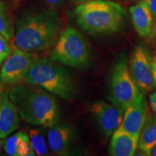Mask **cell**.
<instances>
[{
  "instance_id": "12",
  "label": "cell",
  "mask_w": 156,
  "mask_h": 156,
  "mask_svg": "<svg viewBox=\"0 0 156 156\" xmlns=\"http://www.w3.org/2000/svg\"><path fill=\"white\" fill-rule=\"evenodd\" d=\"M20 116L8 93H0V137L5 139L19 127Z\"/></svg>"
},
{
  "instance_id": "17",
  "label": "cell",
  "mask_w": 156,
  "mask_h": 156,
  "mask_svg": "<svg viewBox=\"0 0 156 156\" xmlns=\"http://www.w3.org/2000/svg\"><path fill=\"white\" fill-rule=\"evenodd\" d=\"M15 33V26L8 7L5 2H0V34L9 41L14 38Z\"/></svg>"
},
{
  "instance_id": "2",
  "label": "cell",
  "mask_w": 156,
  "mask_h": 156,
  "mask_svg": "<svg viewBox=\"0 0 156 156\" xmlns=\"http://www.w3.org/2000/svg\"><path fill=\"white\" fill-rule=\"evenodd\" d=\"M9 97L25 122L47 128L57 123L58 109L55 97L42 88L18 85L10 89Z\"/></svg>"
},
{
  "instance_id": "21",
  "label": "cell",
  "mask_w": 156,
  "mask_h": 156,
  "mask_svg": "<svg viewBox=\"0 0 156 156\" xmlns=\"http://www.w3.org/2000/svg\"><path fill=\"white\" fill-rule=\"evenodd\" d=\"M46 2L53 8H59L64 3V0H46Z\"/></svg>"
},
{
  "instance_id": "13",
  "label": "cell",
  "mask_w": 156,
  "mask_h": 156,
  "mask_svg": "<svg viewBox=\"0 0 156 156\" xmlns=\"http://www.w3.org/2000/svg\"><path fill=\"white\" fill-rule=\"evenodd\" d=\"M132 23L138 34L142 37H148L153 34L155 21L149 8L141 1L129 8Z\"/></svg>"
},
{
  "instance_id": "5",
  "label": "cell",
  "mask_w": 156,
  "mask_h": 156,
  "mask_svg": "<svg viewBox=\"0 0 156 156\" xmlns=\"http://www.w3.org/2000/svg\"><path fill=\"white\" fill-rule=\"evenodd\" d=\"M51 58L73 68L86 67L90 62V47L79 31L73 27H67L56 41Z\"/></svg>"
},
{
  "instance_id": "22",
  "label": "cell",
  "mask_w": 156,
  "mask_h": 156,
  "mask_svg": "<svg viewBox=\"0 0 156 156\" xmlns=\"http://www.w3.org/2000/svg\"><path fill=\"white\" fill-rule=\"evenodd\" d=\"M150 104H151V107L152 110L153 111L154 113L156 114V87L155 90L150 95Z\"/></svg>"
},
{
  "instance_id": "18",
  "label": "cell",
  "mask_w": 156,
  "mask_h": 156,
  "mask_svg": "<svg viewBox=\"0 0 156 156\" xmlns=\"http://www.w3.org/2000/svg\"><path fill=\"white\" fill-rule=\"evenodd\" d=\"M31 144L37 155H46L48 153V149L44 134L41 129H34L29 132Z\"/></svg>"
},
{
  "instance_id": "11",
  "label": "cell",
  "mask_w": 156,
  "mask_h": 156,
  "mask_svg": "<svg viewBox=\"0 0 156 156\" xmlns=\"http://www.w3.org/2000/svg\"><path fill=\"white\" fill-rule=\"evenodd\" d=\"M75 138V132L69 124H55L47 132L48 143L52 152L59 156L69 155Z\"/></svg>"
},
{
  "instance_id": "25",
  "label": "cell",
  "mask_w": 156,
  "mask_h": 156,
  "mask_svg": "<svg viewBox=\"0 0 156 156\" xmlns=\"http://www.w3.org/2000/svg\"><path fill=\"white\" fill-rule=\"evenodd\" d=\"M73 1L75 2H77V3H84V2H88V1H90V0H73Z\"/></svg>"
},
{
  "instance_id": "1",
  "label": "cell",
  "mask_w": 156,
  "mask_h": 156,
  "mask_svg": "<svg viewBox=\"0 0 156 156\" xmlns=\"http://www.w3.org/2000/svg\"><path fill=\"white\" fill-rule=\"evenodd\" d=\"M59 29V15L55 10L28 12L17 20L15 45L28 52L47 49L56 44Z\"/></svg>"
},
{
  "instance_id": "8",
  "label": "cell",
  "mask_w": 156,
  "mask_h": 156,
  "mask_svg": "<svg viewBox=\"0 0 156 156\" xmlns=\"http://www.w3.org/2000/svg\"><path fill=\"white\" fill-rule=\"evenodd\" d=\"M0 73V79L5 84L17 83L24 80L35 60L34 56L28 51L17 47H13Z\"/></svg>"
},
{
  "instance_id": "3",
  "label": "cell",
  "mask_w": 156,
  "mask_h": 156,
  "mask_svg": "<svg viewBox=\"0 0 156 156\" xmlns=\"http://www.w3.org/2000/svg\"><path fill=\"white\" fill-rule=\"evenodd\" d=\"M76 22L92 35L116 34L125 25L126 12L122 6L108 0H90L75 9Z\"/></svg>"
},
{
  "instance_id": "24",
  "label": "cell",
  "mask_w": 156,
  "mask_h": 156,
  "mask_svg": "<svg viewBox=\"0 0 156 156\" xmlns=\"http://www.w3.org/2000/svg\"><path fill=\"white\" fill-rule=\"evenodd\" d=\"M151 155H153V156H156V145L154 146V147L153 148L151 151Z\"/></svg>"
},
{
  "instance_id": "26",
  "label": "cell",
  "mask_w": 156,
  "mask_h": 156,
  "mask_svg": "<svg viewBox=\"0 0 156 156\" xmlns=\"http://www.w3.org/2000/svg\"><path fill=\"white\" fill-rule=\"evenodd\" d=\"M2 146V138H1V137H0V153H1Z\"/></svg>"
},
{
  "instance_id": "27",
  "label": "cell",
  "mask_w": 156,
  "mask_h": 156,
  "mask_svg": "<svg viewBox=\"0 0 156 156\" xmlns=\"http://www.w3.org/2000/svg\"><path fill=\"white\" fill-rule=\"evenodd\" d=\"M141 1L143 2L144 3H145V4H147L148 2H150L153 1V0H141Z\"/></svg>"
},
{
  "instance_id": "14",
  "label": "cell",
  "mask_w": 156,
  "mask_h": 156,
  "mask_svg": "<svg viewBox=\"0 0 156 156\" xmlns=\"http://www.w3.org/2000/svg\"><path fill=\"white\" fill-rule=\"evenodd\" d=\"M139 139L117 128L112 135L109 154L112 156H132L138 147Z\"/></svg>"
},
{
  "instance_id": "9",
  "label": "cell",
  "mask_w": 156,
  "mask_h": 156,
  "mask_svg": "<svg viewBox=\"0 0 156 156\" xmlns=\"http://www.w3.org/2000/svg\"><path fill=\"white\" fill-rule=\"evenodd\" d=\"M90 111L94 117L99 130L105 137L112 136L122 122L124 109L106 101H95L90 107Z\"/></svg>"
},
{
  "instance_id": "6",
  "label": "cell",
  "mask_w": 156,
  "mask_h": 156,
  "mask_svg": "<svg viewBox=\"0 0 156 156\" xmlns=\"http://www.w3.org/2000/svg\"><path fill=\"white\" fill-rule=\"evenodd\" d=\"M142 95L130 73L126 56L122 54L116 59L110 74L108 101L125 110Z\"/></svg>"
},
{
  "instance_id": "15",
  "label": "cell",
  "mask_w": 156,
  "mask_h": 156,
  "mask_svg": "<svg viewBox=\"0 0 156 156\" xmlns=\"http://www.w3.org/2000/svg\"><path fill=\"white\" fill-rule=\"evenodd\" d=\"M4 150L7 155L11 156L36 155L30 137L23 132H17L7 138L4 143Z\"/></svg>"
},
{
  "instance_id": "23",
  "label": "cell",
  "mask_w": 156,
  "mask_h": 156,
  "mask_svg": "<svg viewBox=\"0 0 156 156\" xmlns=\"http://www.w3.org/2000/svg\"><path fill=\"white\" fill-rule=\"evenodd\" d=\"M151 63H152V71H153V76L154 81L156 84V52L151 56Z\"/></svg>"
},
{
  "instance_id": "16",
  "label": "cell",
  "mask_w": 156,
  "mask_h": 156,
  "mask_svg": "<svg viewBox=\"0 0 156 156\" xmlns=\"http://www.w3.org/2000/svg\"><path fill=\"white\" fill-rule=\"evenodd\" d=\"M156 145V115L148 112L147 118L140 134L138 150L144 152L147 156Z\"/></svg>"
},
{
  "instance_id": "4",
  "label": "cell",
  "mask_w": 156,
  "mask_h": 156,
  "mask_svg": "<svg viewBox=\"0 0 156 156\" xmlns=\"http://www.w3.org/2000/svg\"><path fill=\"white\" fill-rule=\"evenodd\" d=\"M24 81L41 87L64 99H72L76 94L75 83L67 69L46 58L34 60Z\"/></svg>"
},
{
  "instance_id": "20",
  "label": "cell",
  "mask_w": 156,
  "mask_h": 156,
  "mask_svg": "<svg viewBox=\"0 0 156 156\" xmlns=\"http://www.w3.org/2000/svg\"><path fill=\"white\" fill-rule=\"evenodd\" d=\"M151 11L152 15H153L154 21L156 20V0H153L147 4H146Z\"/></svg>"
},
{
  "instance_id": "19",
  "label": "cell",
  "mask_w": 156,
  "mask_h": 156,
  "mask_svg": "<svg viewBox=\"0 0 156 156\" xmlns=\"http://www.w3.org/2000/svg\"><path fill=\"white\" fill-rule=\"evenodd\" d=\"M7 39L0 34V64L12 53V49Z\"/></svg>"
},
{
  "instance_id": "10",
  "label": "cell",
  "mask_w": 156,
  "mask_h": 156,
  "mask_svg": "<svg viewBox=\"0 0 156 156\" xmlns=\"http://www.w3.org/2000/svg\"><path fill=\"white\" fill-rule=\"evenodd\" d=\"M147 114V101L142 95L124 110L122 122L118 128L139 139Z\"/></svg>"
},
{
  "instance_id": "7",
  "label": "cell",
  "mask_w": 156,
  "mask_h": 156,
  "mask_svg": "<svg viewBox=\"0 0 156 156\" xmlns=\"http://www.w3.org/2000/svg\"><path fill=\"white\" fill-rule=\"evenodd\" d=\"M129 71L132 77L142 92L149 93L155 89L152 71L151 56L145 46H136L129 60Z\"/></svg>"
}]
</instances>
